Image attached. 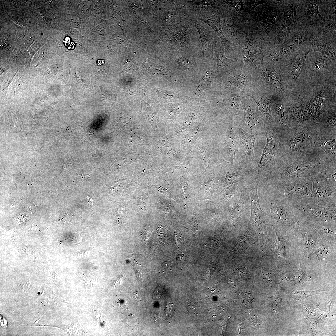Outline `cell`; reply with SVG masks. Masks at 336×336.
<instances>
[{
	"label": "cell",
	"instance_id": "obj_1",
	"mask_svg": "<svg viewBox=\"0 0 336 336\" xmlns=\"http://www.w3.org/2000/svg\"><path fill=\"white\" fill-rule=\"evenodd\" d=\"M283 17L281 0H267L251 12H241L243 31L259 35L271 43L279 31Z\"/></svg>",
	"mask_w": 336,
	"mask_h": 336
},
{
	"label": "cell",
	"instance_id": "obj_2",
	"mask_svg": "<svg viewBox=\"0 0 336 336\" xmlns=\"http://www.w3.org/2000/svg\"><path fill=\"white\" fill-rule=\"evenodd\" d=\"M319 127L316 123L309 124L303 126L291 127L282 132L279 148L282 156H301L315 149L312 139Z\"/></svg>",
	"mask_w": 336,
	"mask_h": 336
},
{
	"label": "cell",
	"instance_id": "obj_3",
	"mask_svg": "<svg viewBox=\"0 0 336 336\" xmlns=\"http://www.w3.org/2000/svg\"><path fill=\"white\" fill-rule=\"evenodd\" d=\"M336 63L325 55L313 50L306 56L304 70L300 76H305L310 85H319L336 82L332 76L336 77Z\"/></svg>",
	"mask_w": 336,
	"mask_h": 336
},
{
	"label": "cell",
	"instance_id": "obj_4",
	"mask_svg": "<svg viewBox=\"0 0 336 336\" xmlns=\"http://www.w3.org/2000/svg\"><path fill=\"white\" fill-rule=\"evenodd\" d=\"M244 33V44L242 49V57L244 67L250 69L262 63L264 57L276 46L259 35L249 31Z\"/></svg>",
	"mask_w": 336,
	"mask_h": 336
},
{
	"label": "cell",
	"instance_id": "obj_5",
	"mask_svg": "<svg viewBox=\"0 0 336 336\" xmlns=\"http://www.w3.org/2000/svg\"><path fill=\"white\" fill-rule=\"evenodd\" d=\"M313 50L310 43L303 44L288 56L276 62L287 87L296 83L302 73L308 54Z\"/></svg>",
	"mask_w": 336,
	"mask_h": 336
},
{
	"label": "cell",
	"instance_id": "obj_6",
	"mask_svg": "<svg viewBox=\"0 0 336 336\" xmlns=\"http://www.w3.org/2000/svg\"><path fill=\"white\" fill-rule=\"evenodd\" d=\"M220 90V83L215 70H204L201 76L184 91L190 102L208 104Z\"/></svg>",
	"mask_w": 336,
	"mask_h": 336
},
{
	"label": "cell",
	"instance_id": "obj_7",
	"mask_svg": "<svg viewBox=\"0 0 336 336\" xmlns=\"http://www.w3.org/2000/svg\"><path fill=\"white\" fill-rule=\"evenodd\" d=\"M219 1V11L222 31L229 41L242 49L244 38L240 12L236 11L223 0Z\"/></svg>",
	"mask_w": 336,
	"mask_h": 336
},
{
	"label": "cell",
	"instance_id": "obj_8",
	"mask_svg": "<svg viewBox=\"0 0 336 336\" xmlns=\"http://www.w3.org/2000/svg\"><path fill=\"white\" fill-rule=\"evenodd\" d=\"M260 72L268 89L278 94L282 100L288 101L289 91L282 77L277 62H263L255 68Z\"/></svg>",
	"mask_w": 336,
	"mask_h": 336
},
{
	"label": "cell",
	"instance_id": "obj_9",
	"mask_svg": "<svg viewBox=\"0 0 336 336\" xmlns=\"http://www.w3.org/2000/svg\"><path fill=\"white\" fill-rule=\"evenodd\" d=\"M258 185L257 183L250 189L251 200L250 222L257 233L262 249L265 250L267 244V231L265 218L259 202Z\"/></svg>",
	"mask_w": 336,
	"mask_h": 336
},
{
	"label": "cell",
	"instance_id": "obj_10",
	"mask_svg": "<svg viewBox=\"0 0 336 336\" xmlns=\"http://www.w3.org/2000/svg\"><path fill=\"white\" fill-rule=\"evenodd\" d=\"M259 241L257 233L251 226L237 230L231 243L229 259L232 261L246 255L249 248Z\"/></svg>",
	"mask_w": 336,
	"mask_h": 336
},
{
	"label": "cell",
	"instance_id": "obj_11",
	"mask_svg": "<svg viewBox=\"0 0 336 336\" xmlns=\"http://www.w3.org/2000/svg\"><path fill=\"white\" fill-rule=\"evenodd\" d=\"M194 21L201 44L203 51L201 65L206 69L216 70V64L213 52L219 37L213 30H210L206 29L197 20L194 19Z\"/></svg>",
	"mask_w": 336,
	"mask_h": 336
},
{
	"label": "cell",
	"instance_id": "obj_12",
	"mask_svg": "<svg viewBox=\"0 0 336 336\" xmlns=\"http://www.w3.org/2000/svg\"><path fill=\"white\" fill-rule=\"evenodd\" d=\"M208 105L203 102L192 103L178 116V122L181 132L191 130L200 123L209 113Z\"/></svg>",
	"mask_w": 336,
	"mask_h": 336
},
{
	"label": "cell",
	"instance_id": "obj_13",
	"mask_svg": "<svg viewBox=\"0 0 336 336\" xmlns=\"http://www.w3.org/2000/svg\"><path fill=\"white\" fill-rule=\"evenodd\" d=\"M281 1L284 17L281 27L273 42L277 46L289 38L291 31L297 20L296 12L300 0Z\"/></svg>",
	"mask_w": 336,
	"mask_h": 336
},
{
	"label": "cell",
	"instance_id": "obj_14",
	"mask_svg": "<svg viewBox=\"0 0 336 336\" xmlns=\"http://www.w3.org/2000/svg\"><path fill=\"white\" fill-rule=\"evenodd\" d=\"M266 138V143L260 161L255 170L272 166L276 161L275 152L279 149L281 132L275 126H267L263 133Z\"/></svg>",
	"mask_w": 336,
	"mask_h": 336
},
{
	"label": "cell",
	"instance_id": "obj_15",
	"mask_svg": "<svg viewBox=\"0 0 336 336\" xmlns=\"http://www.w3.org/2000/svg\"><path fill=\"white\" fill-rule=\"evenodd\" d=\"M320 0H300L296 10L295 24L312 28L324 20L319 10Z\"/></svg>",
	"mask_w": 336,
	"mask_h": 336
},
{
	"label": "cell",
	"instance_id": "obj_16",
	"mask_svg": "<svg viewBox=\"0 0 336 336\" xmlns=\"http://www.w3.org/2000/svg\"><path fill=\"white\" fill-rule=\"evenodd\" d=\"M220 14L218 10L213 15L200 18L198 19L210 26L222 41L225 50L226 56L235 60L241 59L242 49L229 41L225 37L221 28L220 20Z\"/></svg>",
	"mask_w": 336,
	"mask_h": 336
},
{
	"label": "cell",
	"instance_id": "obj_17",
	"mask_svg": "<svg viewBox=\"0 0 336 336\" xmlns=\"http://www.w3.org/2000/svg\"><path fill=\"white\" fill-rule=\"evenodd\" d=\"M314 149L320 148L326 154V161L336 162V132L326 131L319 127L312 139Z\"/></svg>",
	"mask_w": 336,
	"mask_h": 336
},
{
	"label": "cell",
	"instance_id": "obj_18",
	"mask_svg": "<svg viewBox=\"0 0 336 336\" xmlns=\"http://www.w3.org/2000/svg\"><path fill=\"white\" fill-rule=\"evenodd\" d=\"M189 17L198 20L214 15L218 11L219 0H181Z\"/></svg>",
	"mask_w": 336,
	"mask_h": 336
},
{
	"label": "cell",
	"instance_id": "obj_19",
	"mask_svg": "<svg viewBox=\"0 0 336 336\" xmlns=\"http://www.w3.org/2000/svg\"><path fill=\"white\" fill-rule=\"evenodd\" d=\"M213 54L214 59L217 61L215 72L218 78L234 70L238 65L237 62L226 56L223 44L219 38L215 47Z\"/></svg>",
	"mask_w": 336,
	"mask_h": 336
},
{
	"label": "cell",
	"instance_id": "obj_20",
	"mask_svg": "<svg viewBox=\"0 0 336 336\" xmlns=\"http://www.w3.org/2000/svg\"><path fill=\"white\" fill-rule=\"evenodd\" d=\"M314 39L336 41V21L324 20L312 28Z\"/></svg>",
	"mask_w": 336,
	"mask_h": 336
},
{
	"label": "cell",
	"instance_id": "obj_21",
	"mask_svg": "<svg viewBox=\"0 0 336 336\" xmlns=\"http://www.w3.org/2000/svg\"><path fill=\"white\" fill-rule=\"evenodd\" d=\"M287 102L279 101L273 110L275 123V126L282 132L290 127L289 119L286 107Z\"/></svg>",
	"mask_w": 336,
	"mask_h": 336
},
{
	"label": "cell",
	"instance_id": "obj_22",
	"mask_svg": "<svg viewBox=\"0 0 336 336\" xmlns=\"http://www.w3.org/2000/svg\"><path fill=\"white\" fill-rule=\"evenodd\" d=\"M310 43L313 51L325 55L336 63V41L313 39Z\"/></svg>",
	"mask_w": 336,
	"mask_h": 336
},
{
	"label": "cell",
	"instance_id": "obj_23",
	"mask_svg": "<svg viewBox=\"0 0 336 336\" xmlns=\"http://www.w3.org/2000/svg\"><path fill=\"white\" fill-rule=\"evenodd\" d=\"M290 127L303 126L309 124L296 102H288L286 104Z\"/></svg>",
	"mask_w": 336,
	"mask_h": 336
},
{
	"label": "cell",
	"instance_id": "obj_24",
	"mask_svg": "<svg viewBox=\"0 0 336 336\" xmlns=\"http://www.w3.org/2000/svg\"><path fill=\"white\" fill-rule=\"evenodd\" d=\"M190 104V100H189L162 105V109L164 113L165 118L166 120L169 121H173Z\"/></svg>",
	"mask_w": 336,
	"mask_h": 336
},
{
	"label": "cell",
	"instance_id": "obj_25",
	"mask_svg": "<svg viewBox=\"0 0 336 336\" xmlns=\"http://www.w3.org/2000/svg\"><path fill=\"white\" fill-rule=\"evenodd\" d=\"M317 125L329 132H336V106L330 108L322 114Z\"/></svg>",
	"mask_w": 336,
	"mask_h": 336
},
{
	"label": "cell",
	"instance_id": "obj_26",
	"mask_svg": "<svg viewBox=\"0 0 336 336\" xmlns=\"http://www.w3.org/2000/svg\"><path fill=\"white\" fill-rule=\"evenodd\" d=\"M336 1L335 0L320 1L319 11L324 20L336 21Z\"/></svg>",
	"mask_w": 336,
	"mask_h": 336
},
{
	"label": "cell",
	"instance_id": "obj_27",
	"mask_svg": "<svg viewBox=\"0 0 336 336\" xmlns=\"http://www.w3.org/2000/svg\"><path fill=\"white\" fill-rule=\"evenodd\" d=\"M238 131L242 143L247 154L250 156L254 157V147L258 133L250 134L242 128H239Z\"/></svg>",
	"mask_w": 336,
	"mask_h": 336
},
{
	"label": "cell",
	"instance_id": "obj_28",
	"mask_svg": "<svg viewBox=\"0 0 336 336\" xmlns=\"http://www.w3.org/2000/svg\"><path fill=\"white\" fill-rule=\"evenodd\" d=\"M297 103L308 124L315 123L313 120L310 108V103L308 97L305 94L299 95Z\"/></svg>",
	"mask_w": 336,
	"mask_h": 336
},
{
	"label": "cell",
	"instance_id": "obj_29",
	"mask_svg": "<svg viewBox=\"0 0 336 336\" xmlns=\"http://www.w3.org/2000/svg\"><path fill=\"white\" fill-rule=\"evenodd\" d=\"M225 143L229 151L232 164L235 157L237 151V142L232 128H230L227 131L225 138Z\"/></svg>",
	"mask_w": 336,
	"mask_h": 336
},
{
	"label": "cell",
	"instance_id": "obj_30",
	"mask_svg": "<svg viewBox=\"0 0 336 336\" xmlns=\"http://www.w3.org/2000/svg\"><path fill=\"white\" fill-rule=\"evenodd\" d=\"M234 209L230 213L229 218L234 228L240 221L243 214L242 202L240 200Z\"/></svg>",
	"mask_w": 336,
	"mask_h": 336
},
{
	"label": "cell",
	"instance_id": "obj_31",
	"mask_svg": "<svg viewBox=\"0 0 336 336\" xmlns=\"http://www.w3.org/2000/svg\"><path fill=\"white\" fill-rule=\"evenodd\" d=\"M244 110L245 121L250 129L252 130L257 124V118L250 106H244Z\"/></svg>",
	"mask_w": 336,
	"mask_h": 336
},
{
	"label": "cell",
	"instance_id": "obj_32",
	"mask_svg": "<svg viewBox=\"0 0 336 336\" xmlns=\"http://www.w3.org/2000/svg\"><path fill=\"white\" fill-rule=\"evenodd\" d=\"M276 241L273 247V250L274 252L279 256H283L284 255L286 250V246L283 236L279 231H276Z\"/></svg>",
	"mask_w": 336,
	"mask_h": 336
},
{
	"label": "cell",
	"instance_id": "obj_33",
	"mask_svg": "<svg viewBox=\"0 0 336 336\" xmlns=\"http://www.w3.org/2000/svg\"><path fill=\"white\" fill-rule=\"evenodd\" d=\"M308 278L306 273L305 266L303 264H300L299 270L292 277V282L295 284L302 283L308 280Z\"/></svg>",
	"mask_w": 336,
	"mask_h": 336
},
{
	"label": "cell",
	"instance_id": "obj_34",
	"mask_svg": "<svg viewBox=\"0 0 336 336\" xmlns=\"http://www.w3.org/2000/svg\"><path fill=\"white\" fill-rule=\"evenodd\" d=\"M329 254L328 247L324 243H321L313 253V255L318 259L322 260L326 258Z\"/></svg>",
	"mask_w": 336,
	"mask_h": 336
},
{
	"label": "cell",
	"instance_id": "obj_35",
	"mask_svg": "<svg viewBox=\"0 0 336 336\" xmlns=\"http://www.w3.org/2000/svg\"><path fill=\"white\" fill-rule=\"evenodd\" d=\"M267 0H243L244 9L242 12L250 13L259 5L265 3Z\"/></svg>",
	"mask_w": 336,
	"mask_h": 336
},
{
	"label": "cell",
	"instance_id": "obj_36",
	"mask_svg": "<svg viewBox=\"0 0 336 336\" xmlns=\"http://www.w3.org/2000/svg\"><path fill=\"white\" fill-rule=\"evenodd\" d=\"M322 290L320 289L310 291H294L292 294L295 299L297 300H301L311 296L318 294Z\"/></svg>",
	"mask_w": 336,
	"mask_h": 336
},
{
	"label": "cell",
	"instance_id": "obj_37",
	"mask_svg": "<svg viewBox=\"0 0 336 336\" xmlns=\"http://www.w3.org/2000/svg\"><path fill=\"white\" fill-rule=\"evenodd\" d=\"M271 212L273 216L278 220L283 221L286 219L285 212L281 207L273 206L271 208Z\"/></svg>",
	"mask_w": 336,
	"mask_h": 336
},
{
	"label": "cell",
	"instance_id": "obj_38",
	"mask_svg": "<svg viewBox=\"0 0 336 336\" xmlns=\"http://www.w3.org/2000/svg\"><path fill=\"white\" fill-rule=\"evenodd\" d=\"M223 1L237 12H241L243 11V0H223Z\"/></svg>",
	"mask_w": 336,
	"mask_h": 336
},
{
	"label": "cell",
	"instance_id": "obj_39",
	"mask_svg": "<svg viewBox=\"0 0 336 336\" xmlns=\"http://www.w3.org/2000/svg\"><path fill=\"white\" fill-rule=\"evenodd\" d=\"M304 235H302L303 238H302L301 240L304 244V246L305 245L306 246L307 248L308 246L309 248L310 249V246L311 247V249L312 248V247L315 245V240L313 238V236L309 234Z\"/></svg>",
	"mask_w": 336,
	"mask_h": 336
},
{
	"label": "cell",
	"instance_id": "obj_40",
	"mask_svg": "<svg viewBox=\"0 0 336 336\" xmlns=\"http://www.w3.org/2000/svg\"><path fill=\"white\" fill-rule=\"evenodd\" d=\"M240 177L234 173L227 175L224 179V183L226 185L235 184L240 181Z\"/></svg>",
	"mask_w": 336,
	"mask_h": 336
},
{
	"label": "cell",
	"instance_id": "obj_41",
	"mask_svg": "<svg viewBox=\"0 0 336 336\" xmlns=\"http://www.w3.org/2000/svg\"><path fill=\"white\" fill-rule=\"evenodd\" d=\"M314 214L315 216L318 217H320L323 218H332V213L329 212V211L327 210L321 209L316 211L315 212H314Z\"/></svg>",
	"mask_w": 336,
	"mask_h": 336
},
{
	"label": "cell",
	"instance_id": "obj_42",
	"mask_svg": "<svg viewBox=\"0 0 336 336\" xmlns=\"http://www.w3.org/2000/svg\"><path fill=\"white\" fill-rule=\"evenodd\" d=\"M132 265L135 270L137 279L139 280H141L142 278V268L140 266V265L136 262H133Z\"/></svg>",
	"mask_w": 336,
	"mask_h": 336
},
{
	"label": "cell",
	"instance_id": "obj_43",
	"mask_svg": "<svg viewBox=\"0 0 336 336\" xmlns=\"http://www.w3.org/2000/svg\"><path fill=\"white\" fill-rule=\"evenodd\" d=\"M254 298L251 293H248L244 297L243 303L247 306H251L252 302L254 301Z\"/></svg>",
	"mask_w": 336,
	"mask_h": 336
},
{
	"label": "cell",
	"instance_id": "obj_44",
	"mask_svg": "<svg viewBox=\"0 0 336 336\" xmlns=\"http://www.w3.org/2000/svg\"><path fill=\"white\" fill-rule=\"evenodd\" d=\"M304 186L303 185H296L294 186L293 187H292L290 189V190L291 192L294 193H302L303 192H304L305 191L306 188L303 187Z\"/></svg>",
	"mask_w": 336,
	"mask_h": 336
},
{
	"label": "cell",
	"instance_id": "obj_45",
	"mask_svg": "<svg viewBox=\"0 0 336 336\" xmlns=\"http://www.w3.org/2000/svg\"><path fill=\"white\" fill-rule=\"evenodd\" d=\"M151 233L152 232L149 230L146 229L143 230L141 234L142 240L145 242H146Z\"/></svg>",
	"mask_w": 336,
	"mask_h": 336
},
{
	"label": "cell",
	"instance_id": "obj_46",
	"mask_svg": "<svg viewBox=\"0 0 336 336\" xmlns=\"http://www.w3.org/2000/svg\"><path fill=\"white\" fill-rule=\"evenodd\" d=\"M192 229L194 232L197 233L199 231V226L196 219H194L192 226Z\"/></svg>",
	"mask_w": 336,
	"mask_h": 336
},
{
	"label": "cell",
	"instance_id": "obj_47",
	"mask_svg": "<svg viewBox=\"0 0 336 336\" xmlns=\"http://www.w3.org/2000/svg\"><path fill=\"white\" fill-rule=\"evenodd\" d=\"M87 201L90 206L91 208H93L94 207L93 205V200L92 198L89 196H88L87 198Z\"/></svg>",
	"mask_w": 336,
	"mask_h": 336
},
{
	"label": "cell",
	"instance_id": "obj_48",
	"mask_svg": "<svg viewBox=\"0 0 336 336\" xmlns=\"http://www.w3.org/2000/svg\"><path fill=\"white\" fill-rule=\"evenodd\" d=\"M42 34H43V33H41V35H42Z\"/></svg>",
	"mask_w": 336,
	"mask_h": 336
}]
</instances>
